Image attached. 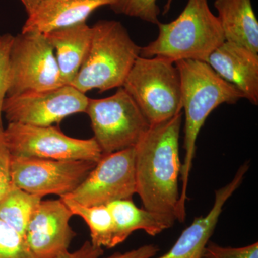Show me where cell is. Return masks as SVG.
Segmentation results:
<instances>
[{"instance_id": "obj_1", "label": "cell", "mask_w": 258, "mask_h": 258, "mask_svg": "<svg viewBox=\"0 0 258 258\" xmlns=\"http://www.w3.org/2000/svg\"><path fill=\"white\" fill-rule=\"evenodd\" d=\"M182 116L181 111L170 119L151 125L135 147L137 194L144 209L175 217L180 198Z\"/></svg>"}, {"instance_id": "obj_2", "label": "cell", "mask_w": 258, "mask_h": 258, "mask_svg": "<svg viewBox=\"0 0 258 258\" xmlns=\"http://www.w3.org/2000/svg\"><path fill=\"white\" fill-rule=\"evenodd\" d=\"M181 80V101L185 113L184 148L181 164L180 198L176 210L178 221H184L190 172L202 127L212 111L223 103L233 104L244 98L240 90L222 79L207 62L198 60L175 62Z\"/></svg>"}, {"instance_id": "obj_3", "label": "cell", "mask_w": 258, "mask_h": 258, "mask_svg": "<svg viewBox=\"0 0 258 258\" xmlns=\"http://www.w3.org/2000/svg\"><path fill=\"white\" fill-rule=\"evenodd\" d=\"M157 25L159 35L142 47V57H165L174 62L186 60L207 62L212 52L225 41L221 25L210 9L208 0H188L176 20Z\"/></svg>"}, {"instance_id": "obj_4", "label": "cell", "mask_w": 258, "mask_h": 258, "mask_svg": "<svg viewBox=\"0 0 258 258\" xmlns=\"http://www.w3.org/2000/svg\"><path fill=\"white\" fill-rule=\"evenodd\" d=\"M92 29L88 55L71 84L85 94L122 87L142 48L120 22L100 20Z\"/></svg>"}, {"instance_id": "obj_5", "label": "cell", "mask_w": 258, "mask_h": 258, "mask_svg": "<svg viewBox=\"0 0 258 258\" xmlns=\"http://www.w3.org/2000/svg\"><path fill=\"white\" fill-rule=\"evenodd\" d=\"M122 87L151 125L170 119L182 111L179 71L169 59L139 56Z\"/></svg>"}, {"instance_id": "obj_6", "label": "cell", "mask_w": 258, "mask_h": 258, "mask_svg": "<svg viewBox=\"0 0 258 258\" xmlns=\"http://www.w3.org/2000/svg\"><path fill=\"white\" fill-rule=\"evenodd\" d=\"M85 113L103 155L135 147L151 127L123 87L107 98H89Z\"/></svg>"}, {"instance_id": "obj_7", "label": "cell", "mask_w": 258, "mask_h": 258, "mask_svg": "<svg viewBox=\"0 0 258 258\" xmlns=\"http://www.w3.org/2000/svg\"><path fill=\"white\" fill-rule=\"evenodd\" d=\"M64 86L55 51L44 34L27 32L13 37L9 56L7 97Z\"/></svg>"}, {"instance_id": "obj_8", "label": "cell", "mask_w": 258, "mask_h": 258, "mask_svg": "<svg viewBox=\"0 0 258 258\" xmlns=\"http://www.w3.org/2000/svg\"><path fill=\"white\" fill-rule=\"evenodd\" d=\"M5 142L12 156L55 160L98 162L103 153L96 139L73 138L57 127L9 123L4 129Z\"/></svg>"}, {"instance_id": "obj_9", "label": "cell", "mask_w": 258, "mask_h": 258, "mask_svg": "<svg viewBox=\"0 0 258 258\" xmlns=\"http://www.w3.org/2000/svg\"><path fill=\"white\" fill-rule=\"evenodd\" d=\"M135 194L134 147L103 155L81 184L62 198L91 207L106 205L118 200H132Z\"/></svg>"}, {"instance_id": "obj_10", "label": "cell", "mask_w": 258, "mask_h": 258, "mask_svg": "<svg viewBox=\"0 0 258 258\" xmlns=\"http://www.w3.org/2000/svg\"><path fill=\"white\" fill-rule=\"evenodd\" d=\"M96 163L12 156V181L20 189L41 198L48 195L62 198L81 184Z\"/></svg>"}, {"instance_id": "obj_11", "label": "cell", "mask_w": 258, "mask_h": 258, "mask_svg": "<svg viewBox=\"0 0 258 258\" xmlns=\"http://www.w3.org/2000/svg\"><path fill=\"white\" fill-rule=\"evenodd\" d=\"M88 99L74 86L64 85L46 91L7 97L3 113L8 123L50 126L70 115L85 113Z\"/></svg>"}, {"instance_id": "obj_12", "label": "cell", "mask_w": 258, "mask_h": 258, "mask_svg": "<svg viewBox=\"0 0 258 258\" xmlns=\"http://www.w3.org/2000/svg\"><path fill=\"white\" fill-rule=\"evenodd\" d=\"M73 216L60 198L40 202L24 235L34 257L55 258L69 250L77 235L70 225Z\"/></svg>"}, {"instance_id": "obj_13", "label": "cell", "mask_w": 258, "mask_h": 258, "mask_svg": "<svg viewBox=\"0 0 258 258\" xmlns=\"http://www.w3.org/2000/svg\"><path fill=\"white\" fill-rule=\"evenodd\" d=\"M249 168V163H244L230 183L216 190L213 206L208 215L196 217L169 251L157 258H203L205 247L215 230L224 205L240 187Z\"/></svg>"}, {"instance_id": "obj_14", "label": "cell", "mask_w": 258, "mask_h": 258, "mask_svg": "<svg viewBox=\"0 0 258 258\" xmlns=\"http://www.w3.org/2000/svg\"><path fill=\"white\" fill-rule=\"evenodd\" d=\"M207 63L222 79L240 90L244 98L258 104V54L225 40L212 52Z\"/></svg>"}, {"instance_id": "obj_15", "label": "cell", "mask_w": 258, "mask_h": 258, "mask_svg": "<svg viewBox=\"0 0 258 258\" xmlns=\"http://www.w3.org/2000/svg\"><path fill=\"white\" fill-rule=\"evenodd\" d=\"M116 0H42L28 15L22 32H47L86 23L93 12Z\"/></svg>"}, {"instance_id": "obj_16", "label": "cell", "mask_w": 258, "mask_h": 258, "mask_svg": "<svg viewBox=\"0 0 258 258\" xmlns=\"http://www.w3.org/2000/svg\"><path fill=\"white\" fill-rule=\"evenodd\" d=\"M44 35L55 51L62 83L71 86L89 51L92 27L80 23Z\"/></svg>"}, {"instance_id": "obj_17", "label": "cell", "mask_w": 258, "mask_h": 258, "mask_svg": "<svg viewBox=\"0 0 258 258\" xmlns=\"http://www.w3.org/2000/svg\"><path fill=\"white\" fill-rule=\"evenodd\" d=\"M106 205L113 223L111 248L124 242L135 231L144 230L149 235L156 236L171 228L176 220L169 214L139 208L132 200H118Z\"/></svg>"}, {"instance_id": "obj_18", "label": "cell", "mask_w": 258, "mask_h": 258, "mask_svg": "<svg viewBox=\"0 0 258 258\" xmlns=\"http://www.w3.org/2000/svg\"><path fill=\"white\" fill-rule=\"evenodd\" d=\"M226 41L258 54V22L251 0H215Z\"/></svg>"}, {"instance_id": "obj_19", "label": "cell", "mask_w": 258, "mask_h": 258, "mask_svg": "<svg viewBox=\"0 0 258 258\" xmlns=\"http://www.w3.org/2000/svg\"><path fill=\"white\" fill-rule=\"evenodd\" d=\"M42 198L13 184L0 200V220L24 237L30 218Z\"/></svg>"}, {"instance_id": "obj_20", "label": "cell", "mask_w": 258, "mask_h": 258, "mask_svg": "<svg viewBox=\"0 0 258 258\" xmlns=\"http://www.w3.org/2000/svg\"><path fill=\"white\" fill-rule=\"evenodd\" d=\"M62 201L72 212L86 222L91 232V243L96 247L111 248L113 235V223L111 212L107 205L84 206L66 198Z\"/></svg>"}, {"instance_id": "obj_21", "label": "cell", "mask_w": 258, "mask_h": 258, "mask_svg": "<svg viewBox=\"0 0 258 258\" xmlns=\"http://www.w3.org/2000/svg\"><path fill=\"white\" fill-rule=\"evenodd\" d=\"M157 0H116L111 8L117 14L137 18L147 23L158 25L160 23V9Z\"/></svg>"}, {"instance_id": "obj_22", "label": "cell", "mask_w": 258, "mask_h": 258, "mask_svg": "<svg viewBox=\"0 0 258 258\" xmlns=\"http://www.w3.org/2000/svg\"><path fill=\"white\" fill-rule=\"evenodd\" d=\"M0 258H35L25 237L0 220Z\"/></svg>"}, {"instance_id": "obj_23", "label": "cell", "mask_w": 258, "mask_h": 258, "mask_svg": "<svg viewBox=\"0 0 258 258\" xmlns=\"http://www.w3.org/2000/svg\"><path fill=\"white\" fill-rule=\"evenodd\" d=\"M13 35H0V128H3V107L9 86V56Z\"/></svg>"}, {"instance_id": "obj_24", "label": "cell", "mask_w": 258, "mask_h": 258, "mask_svg": "<svg viewBox=\"0 0 258 258\" xmlns=\"http://www.w3.org/2000/svg\"><path fill=\"white\" fill-rule=\"evenodd\" d=\"M204 258H258V242L241 247H222L209 242Z\"/></svg>"}, {"instance_id": "obj_25", "label": "cell", "mask_w": 258, "mask_h": 258, "mask_svg": "<svg viewBox=\"0 0 258 258\" xmlns=\"http://www.w3.org/2000/svg\"><path fill=\"white\" fill-rule=\"evenodd\" d=\"M11 153L5 142L4 128H0V200L13 184L11 178Z\"/></svg>"}, {"instance_id": "obj_26", "label": "cell", "mask_w": 258, "mask_h": 258, "mask_svg": "<svg viewBox=\"0 0 258 258\" xmlns=\"http://www.w3.org/2000/svg\"><path fill=\"white\" fill-rule=\"evenodd\" d=\"M103 252L102 247L93 245L91 241H86L77 250L73 252L66 251L55 258H99Z\"/></svg>"}, {"instance_id": "obj_27", "label": "cell", "mask_w": 258, "mask_h": 258, "mask_svg": "<svg viewBox=\"0 0 258 258\" xmlns=\"http://www.w3.org/2000/svg\"><path fill=\"white\" fill-rule=\"evenodd\" d=\"M159 251V247L155 244H145L127 252H115L106 258H152Z\"/></svg>"}, {"instance_id": "obj_28", "label": "cell", "mask_w": 258, "mask_h": 258, "mask_svg": "<svg viewBox=\"0 0 258 258\" xmlns=\"http://www.w3.org/2000/svg\"><path fill=\"white\" fill-rule=\"evenodd\" d=\"M42 1V0H21L28 15L32 14Z\"/></svg>"}, {"instance_id": "obj_29", "label": "cell", "mask_w": 258, "mask_h": 258, "mask_svg": "<svg viewBox=\"0 0 258 258\" xmlns=\"http://www.w3.org/2000/svg\"><path fill=\"white\" fill-rule=\"evenodd\" d=\"M172 1L173 0H167V3H166L165 8H164V14L167 13L169 11V10H170L171 4V3H172Z\"/></svg>"}, {"instance_id": "obj_30", "label": "cell", "mask_w": 258, "mask_h": 258, "mask_svg": "<svg viewBox=\"0 0 258 258\" xmlns=\"http://www.w3.org/2000/svg\"><path fill=\"white\" fill-rule=\"evenodd\" d=\"M204 258V257H203Z\"/></svg>"}]
</instances>
